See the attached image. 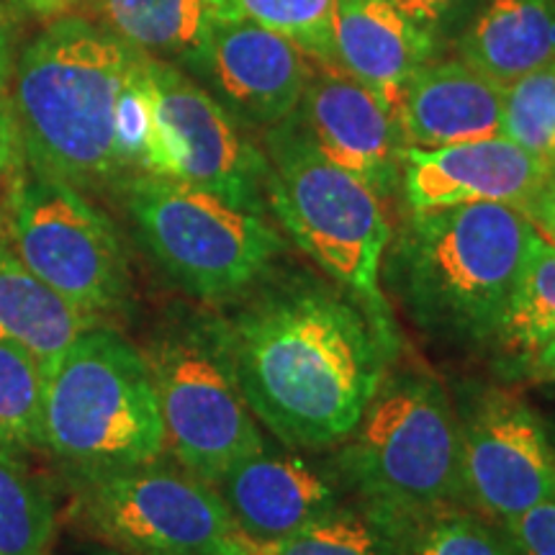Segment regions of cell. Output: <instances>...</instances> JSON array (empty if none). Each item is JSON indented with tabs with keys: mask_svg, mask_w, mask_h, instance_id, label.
Masks as SVG:
<instances>
[{
	"mask_svg": "<svg viewBox=\"0 0 555 555\" xmlns=\"http://www.w3.org/2000/svg\"><path fill=\"white\" fill-rule=\"evenodd\" d=\"M208 324L255 420L301 450L350 437L399 350L393 327L339 283L309 273H268Z\"/></svg>",
	"mask_w": 555,
	"mask_h": 555,
	"instance_id": "1",
	"label": "cell"
},
{
	"mask_svg": "<svg viewBox=\"0 0 555 555\" xmlns=\"http://www.w3.org/2000/svg\"><path fill=\"white\" fill-rule=\"evenodd\" d=\"M139 50L95 21L62 16L13 62L24 163L80 191L127 180L114 142L119 90Z\"/></svg>",
	"mask_w": 555,
	"mask_h": 555,
	"instance_id": "2",
	"label": "cell"
},
{
	"mask_svg": "<svg viewBox=\"0 0 555 555\" xmlns=\"http://www.w3.org/2000/svg\"><path fill=\"white\" fill-rule=\"evenodd\" d=\"M538 229L519 208L463 204L412 211L384 278L422 332L450 345H491Z\"/></svg>",
	"mask_w": 555,
	"mask_h": 555,
	"instance_id": "3",
	"label": "cell"
},
{
	"mask_svg": "<svg viewBox=\"0 0 555 555\" xmlns=\"http://www.w3.org/2000/svg\"><path fill=\"white\" fill-rule=\"evenodd\" d=\"M332 470L386 538L463 504L457 414L440 380L416 365H388Z\"/></svg>",
	"mask_w": 555,
	"mask_h": 555,
	"instance_id": "4",
	"label": "cell"
},
{
	"mask_svg": "<svg viewBox=\"0 0 555 555\" xmlns=\"http://www.w3.org/2000/svg\"><path fill=\"white\" fill-rule=\"evenodd\" d=\"M41 448L75 481L165 455V429L142 350L95 324L44 371Z\"/></svg>",
	"mask_w": 555,
	"mask_h": 555,
	"instance_id": "5",
	"label": "cell"
},
{
	"mask_svg": "<svg viewBox=\"0 0 555 555\" xmlns=\"http://www.w3.org/2000/svg\"><path fill=\"white\" fill-rule=\"evenodd\" d=\"M266 201L281 227L319 268L393 327L384 296L391 227L363 180L317 150L296 116L266 129Z\"/></svg>",
	"mask_w": 555,
	"mask_h": 555,
	"instance_id": "6",
	"label": "cell"
},
{
	"mask_svg": "<svg viewBox=\"0 0 555 555\" xmlns=\"http://www.w3.org/2000/svg\"><path fill=\"white\" fill-rule=\"evenodd\" d=\"M119 191L150 258L201 301L247 294L286 249L268 214L247 211L183 180L137 172Z\"/></svg>",
	"mask_w": 555,
	"mask_h": 555,
	"instance_id": "7",
	"label": "cell"
},
{
	"mask_svg": "<svg viewBox=\"0 0 555 555\" xmlns=\"http://www.w3.org/2000/svg\"><path fill=\"white\" fill-rule=\"evenodd\" d=\"M0 227L13 255L86 314L103 322L129 309L127 247L80 189L24 163L5 180Z\"/></svg>",
	"mask_w": 555,
	"mask_h": 555,
	"instance_id": "8",
	"label": "cell"
},
{
	"mask_svg": "<svg viewBox=\"0 0 555 555\" xmlns=\"http://www.w3.org/2000/svg\"><path fill=\"white\" fill-rule=\"evenodd\" d=\"M69 515L124 555H240L245 540L214 483L165 455L75 481Z\"/></svg>",
	"mask_w": 555,
	"mask_h": 555,
	"instance_id": "9",
	"label": "cell"
},
{
	"mask_svg": "<svg viewBox=\"0 0 555 555\" xmlns=\"http://www.w3.org/2000/svg\"><path fill=\"white\" fill-rule=\"evenodd\" d=\"M142 356L163 416L165 453L185 470L214 483L266 446L260 422L221 358L211 324L163 332Z\"/></svg>",
	"mask_w": 555,
	"mask_h": 555,
	"instance_id": "10",
	"label": "cell"
},
{
	"mask_svg": "<svg viewBox=\"0 0 555 555\" xmlns=\"http://www.w3.org/2000/svg\"><path fill=\"white\" fill-rule=\"evenodd\" d=\"M157 142L147 176L183 180L247 211L268 214V159L247 127L183 67L150 57Z\"/></svg>",
	"mask_w": 555,
	"mask_h": 555,
	"instance_id": "11",
	"label": "cell"
},
{
	"mask_svg": "<svg viewBox=\"0 0 555 555\" xmlns=\"http://www.w3.org/2000/svg\"><path fill=\"white\" fill-rule=\"evenodd\" d=\"M463 504L499 527L555 496V450L535 409L489 388L457 416Z\"/></svg>",
	"mask_w": 555,
	"mask_h": 555,
	"instance_id": "12",
	"label": "cell"
},
{
	"mask_svg": "<svg viewBox=\"0 0 555 555\" xmlns=\"http://www.w3.org/2000/svg\"><path fill=\"white\" fill-rule=\"evenodd\" d=\"M311 65L301 47L245 18L219 16L185 69L245 127H275L298 108Z\"/></svg>",
	"mask_w": 555,
	"mask_h": 555,
	"instance_id": "13",
	"label": "cell"
},
{
	"mask_svg": "<svg viewBox=\"0 0 555 555\" xmlns=\"http://www.w3.org/2000/svg\"><path fill=\"white\" fill-rule=\"evenodd\" d=\"M294 116L324 157L363 180L378 198L393 196L406 142L397 114L371 90L337 67L314 62Z\"/></svg>",
	"mask_w": 555,
	"mask_h": 555,
	"instance_id": "14",
	"label": "cell"
},
{
	"mask_svg": "<svg viewBox=\"0 0 555 555\" xmlns=\"http://www.w3.org/2000/svg\"><path fill=\"white\" fill-rule=\"evenodd\" d=\"M555 165L502 134L420 150L406 147L401 191L409 211L504 204L527 214Z\"/></svg>",
	"mask_w": 555,
	"mask_h": 555,
	"instance_id": "15",
	"label": "cell"
},
{
	"mask_svg": "<svg viewBox=\"0 0 555 555\" xmlns=\"http://www.w3.org/2000/svg\"><path fill=\"white\" fill-rule=\"evenodd\" d=\"M214 489L242 535L281 540L304 530L345 504L335 470H324L288 450L270 448L242 457L224 470Z\"/></svg>",
	"mask_w": 555,
	"mask_h": 555,
	"instance_id": "16",
	"label": "cell"
},
{
	"mask_svg": "<svg viewBox=\"0 0 555 555\" xmlns=\"http://www.w3.org/2000/svg\"><path fill=\"white\" fill-rule=\"evenodd\" d=\"M504 88L457 60L425 62L401 90L397 121L406 147L435 150L502 134Z\"/></svg>",
	"mask_w": 555,
	"mask_h": 555,
	"instance_id": "17",
	"label": "cell"
},
{
	"mask_svg": "<svg viewBox=\"0 0 555 555\" xmlns=\"http://www.w3.org/2000/svg\"><path fill=\"white\" fill-rule=\"evenodd\" d=\"M437 44L391 0H337L332 16V65L371 90L397 114L401 90Z\"/></svg>",
	"mask_w": 555,
	"mask_h": 555,
	"instance_id": "18",
	"label": "cell"
},
{
	"mask_svg": "<svg viewBox=\"0 0 555 555\" xmlns=\"http://www.w3.org/2000/svg\"><path fill=\"white\" fill-rule=\"evenodd\" d=\"M455 41L463 62L512 86L555 60V0H481Z\"/></svg>",
	"mask_w": 555,
	"mask_h": 555,
	"instance_id": "19",
	"label": "cell"
},
{
	"mask_svg": "<svg viewBox=\"0 0 555 555\" xmlns=\"http://www.w3.org/2000/svg\"><path fill=\"white\" fill-rule=\"evenodd\" d=\"M101 319L62 298L21 262L0 227V339H11L50 367L82 332Z\"/></svg>",
	"mask_w": 555,
	"mask_h": 555,
	"instance_id": "20",
	"label": "cell"
},
{
	"mask_svg": "<svg viewBox=\"0 0 555 555\" xmlns=\"http://www.w3.org/2000/svg\"><path fill=\"white\" fill-rule=\"evenodd\" d=\"M103 29L150 57L185 65L219 18L217 0H86Z\"/></svg>",
	"mask_w": 555,
	"mask_h": 555,
	"instance_id": "21",
	"label": "cell"
},
{
	"mask_svg": "<svg viewBox=\"0 0 555 555\" xmlns=\"http://www.w3.org/2000/svg\"><path fill=\"white\" fill-rule=\"evenodd\" d=\"M551 339H555V245L538 232L491 345L504 356L525 360Z\"/></svg>",
	"mask_w": 555,
	"mask_h": 555,
	"instance_id": "22",
	"label": "cell"
},
{
	"mask_svg": "<svg viewBox=\"0 0 555 555\" xmlns=\"http://www.w3.org/2000/svg\"><path fill=\"white\" fill-rule=\"evenodd\" d=\"M0 446V555H47L54 540V502L41 478Z\"/></svg>",
	"mask_w": 555,
	"mask_h": 555,
	"instance_id": "23",
	"label": "cell"
},
{
	"mask_svg": "<svg viewBox=\"0 0 555 555\" xmlns=\"http://www.w3.org/2000/svg\"><path fill=\"white\" fill-rule=\"evenodd\" d=\"M388 540L397 555H517L502 527L466 504L442 506Z\"/></svg>",
	"mask_w": 555,
	"mask_h": 555,
	"instance_id": "24",
	"label": "cell"
},
{
	"mask_svg": "<svg viewBox=\"0 0 555 555\" xmlns=\"http://www.w3.org/2000/svg\"><path fill=\"white\" fill-rule=\"evenodd\" d=\"M240 555H397L391 540L356 504H343L327 517L281 540H242Z\"/></svg>",
	"mask_w": 555,
	"mask_h": 555,
	"instance_id": "25",
	"label": "cell"
},
{
	"mask_svg": "<svg viewBox=\"0 0 555 555\" xmlns=\"http://www.w3.org/2000/svg\"><path fill=\"white\" fill-rule=\"evenodd\" d=\"M44 367L26 347L0 339V446L41 448Z\"/></svg>",
	"mask_w": 555,
	"mask_h": 555,
	"instance_id": "26",
	"label": "cell"
},
{
	"mask_svg": "<svg viewBox=\"0 0 555 555\" xmlns=\"http://www.w3.org/2000/svg\"><path fill=\"white\" fill-rule=\"evenodd\" d=\"M335 3L337 0H217L219 16L245 18L281 34L322 65H332Z\"/></svg>",
	"mask_w": 555,
	"mask_h": 555,
	"instance_id": "27",
	"label": "cell"
},
{
	"mask_svg": "<svg viewBox=\"0 0 555 555\" xmlns=\"http://www.w3.org/2000/svg\"><path fill=\"white\" fill-rule=\"evenodd\" d=\"M502 137L555 165V60L504 88Z\"/></svg>",
	"mask_w": 555,
	"mask_h": 555,
	"instance_id": "28",
	"label": "cell"
},
{
	"mask_svg": "<svg viewBox=\"0 0 555 555\" xmlns=\"http://www.w3.org/2000/svg\"><path fill=\"white\" fill-rule=\"evenodd\" d=\"M116 157L124 176L147 172L157 142V116L147 78V54L139 52L119 90L114 111Z\"/></svg>",
	"mask_w": 555,
	"mask_h": 555,
	"instance_id": "29",
	"label": "cell"
},
{
	"mask_svg": "<svg viewBox=\"0 0 555 555\" xmlns=\"http://www.w3.org/2000/svg\"><path fill=\"white\" fill-rule=\"evenodd\" d=\"M391 3L437 44L442 39L457 37L481 0H391Z\"/></svg>",
	"mask_w": 555,
	"mask_h": 555,
	"instance_id": "30",
	"label": "cell"
},
{
	"mask_svg": "<svg viewBox=\"0 0 555 555\" xmlns=\"http://www.w3.org/2000/svg\"><path fill=\"white\" fill-rule=\"evenodd\" d=\"M517 555H555V496L502 525Z\"/></svg>",
	"mask_w": 555,
	"mask_h": 555,
	"instance_id": "31",
	"label": "cell"
},
{
	"mask_svg": "<svg viewBox=\"0 0 555 555\" xmlns=\"http://www.w3.org/2000/svg\"><path fill=\"white\" fill-rule=\"evenodd\" d=\"M21 165H24V144L13 108L11 80H3L0 82V183H5Z\"/></svg>",
	"mask_w": 555,
	"mask_h": 555,
	"instance_id": "32",
	"label": "cell"
},
{
	"mask_svg": "<svg viewBox=\"0 0 555 555\" xmlns=\"http://www.w3.org/2000/svg\"><path fill=\"white\" fill-rule=\"evenodd\" d=\"M527 217H530L538 232L555 245V172L527 208Z\"/></svg>",
	"mask_w": 555,
	"mask_h": 555,
	"instance_id": "33",
	"label": "cell"
},
{
	"mask_svg": "<svg viewBox=\"0 0 555 555\" xmlns=\"http://www.w3.org/2000/svg\"><path fill=\"white\" fill-rule=\"evenodd\" d=\"M525 373L535 380H551L555 384V339L522 360Z\"/></svg>",
	"mask_w": 555,
	"mask_h": 555,
	"instance_id": "34",
	"label": "cell"
},
{
	"mask_svg": "<svg viewBox=\"0 0 555 555\" xmlns=\"http://www.w3.org/2000/svg\"><path fill=\"white\" fill-rule=\"evenodd\" d=\"M13 3L21 5L24 11L34 13V16L60 18V16H65L69 9L80 5L82 0H13Z\"/></svg>",
	"mask_w": 555,
	"mask_h": 555,
	"instance_id": "35",
	"label": "cell"
},
{
	"mask_svg": "<svg viewBox=\"0 0 555 555\" xmlns=\"http://www.w3.org/2000/svg\"><path fill=\"white\" fill-rule=\"evenodd\" d=\"M13 75V52H11V37L9 26L0 18V82L11 80Z\"/></svg>",
	"mask_w": 555,
	"mask_h": 555,
	"instance_id": "36",
	"label": "cell"
},
{
	"mask_svg": "<svg viewBox=\"0 0 555 555\" xmlns=\"http://www.w3.org/2000/svg\"><path fill=\"white\" fill-rule=\"evenodd\" d=\"M88 555H124V553H119V551H111V547H95V551H90Z\"/></svg>",
	"mask_w": 555,
	"mask_h": 555,
	"instance_id": "37",
	"label": "cell"
},
{
	"mask_svg": "<svg viewBox=\"0 0 555 555\" xmlns=\"http://www.w3.org/2000/svg\"><path fill=\"white\" fill-rule=\"evenodd\" d=\"M551 442H553V450H555V435H553V437H551Z\"/></svg>",
	"mask_w": 555,
	"mask_h": 555,
	"instance_id": "38",
	"label": "cell"
}]
</instances>
